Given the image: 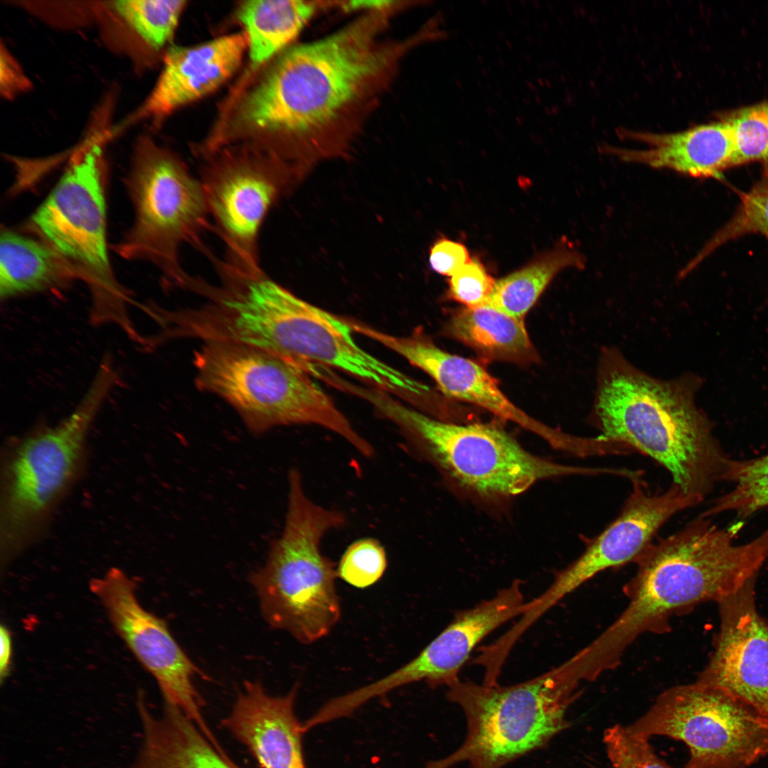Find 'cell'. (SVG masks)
<instances>
[{"label": "cell", "instance_id": "ac0fdd59", "mask_svg": "<svg viewBox=\"0 0 768 768\" xmlns=\"http://www.w3.org/2000/svg\"><path fill=\"white\" fill-rule=\"evenodd\" d=\"M247 48L245 33L221 36L192 46H171L152 90L114 132L142 121L158 122L176 109L198 100L223 84L238 68Z\"/></svg>", "mask_w": 768, "mask_h": 768}, {"label": "cell", "instance_id": "484cf974", "mask_svg": "<svg viewBox=\"0 0 768 768\" xmlns=\"http://www.w3.org/2000/svg\"><path fill=\"white\" fill-rule=\"evenodd\" d=\"M584 256L562 242L536 257L523 268L496 281L489 305L523 320L540 294L561 271L585 267Z\"/></svg>", "mask_w": 768, "mask_h": 768}, {"label": "cell", "instance_id": "44dd1931", "mask_svg": "<svg viewBox=\"0 0 768 768\" xmlns=\"http://www.w3.org/2000/svg\"><path fill=\"white\" fill-rule=\"evenodd\" d=\"M185 4L181 0L98 1L95 26L104 46L140 72L171 40Z\"/></svg>", "mask_w": 768, "mask_h": 768}, {"label": "cell", "instance_id": "83f0119b", "mask_svg": "<svg viewBox=\"0 0 768 768\" xmlns=\"http://www.w3.org/2000/svg\"><path fill=\"white\" fill-rule=\"evenodd\" d=\"M760 180L745 196L734 216L681 270L683 277L721 245L747 234L768 233V165Z\"/></svg>", "mask_w": 768, "mask_h": 768}, {"label": "cell", "instance_id": "4fadbf2b", "mask_svg": "<svg viewBox=\"0 0 768 768\" xmlns=\"http://www.w3.org/2000/svg\"><path fill=\"white\" fill-rule=\"evenodd\" d=\"M89 587L120 638L156 681L164 704L181 710L218 747L202 714L203 701L194 683L196 677L207 679L206 675L181 648L166 622L141 605L134 582L114 567L91 580Z\"/></svg>", "mask_w": 768, "mask_h": 768}, {"label": "cell", "instance_id": "1f68e13d", "mask_svg": "<svg viewBox=\"0 0 768 768\" xmlns=\"http://www.w3.org/2000/svg\"><path fill=\"white\" fill-rule=\"evenodd\" d=\"M46 24L75 29L95 24L98 1H12Z\"/></svg>", "mask_w": 768, "mask_h": 768}, {"label": "cell", "instance_id": "8d00e7d4", "mask_svg": "<svg viewBox=\"0 0 768 768\" xmlns=\"http://www.w3.org/2000/svg\"><path fill=\"white\" fill-rule=\"evenodd\" d=\"M393 4V1H380V0H370V1H350L347 7L351 10L353 9H366V10H380L384 8H387Z\"/></svg>", "mask_w": 768, "mask_h": 768}, {"label": "cell", "instance_id": "cb8c5ba5", "mask_svg": "<svg viewBox=\"0 0 768 768\" xmlns=\"http://www.w3.org/2000/svg\"><path fill=\"white\" fill-rule=\"evenodd\" d=\"M449 331L489 360L529 363L538 358L524 321L489 304L459 310Z\"/></svg>", "mask_w": 768, "mask_h": 768}, {"label": "cell", "instance_id": "7c38bea8", "mask_svg": "<svg viewBox=\"0 0 768 768\" xmlns=\"http://www.w3.org/2000/svg\"><path fill=\"white\" fill-rule=\"evenodd\" d=\"M204 158L198 178L213 231L225 245L223 260L245 272L262 271L259 238L263 223L302 178L279 158L247 146L223 147Z\"/></svg>", "mask_w": 768, "mask_h": 768}, {"label": "cell", "instance_id": "d6a6232c", "mask_svg": "<svg viewBox=\"0 0 768 768\" xmlns=\"http://www.w3.org/2000/svg\"><path fill=\"white\" fill-rule=\"evenodd\" d=\"M495 283L478 260H471L451 277L449 295L466 307L481 306L488 304Z\"/></svg>", "mask_w": 768, "mask_h": 768}, {"label": "cell", "instance_id": "2e32d148", "mask_svg": "<svg viewBox=\"0 0 768 768\" xmlns=\"http://www.w3.org/2000/svg\"><path fill=\"white\" fill-rule=\"evenodd\" d=\"M755 579L718 602L720 632L698 681L724 690L768 718V622L755 607Z\"/></svg>", "mask_w": 768, "mask_h": 768}, {"label": "cell", "instance_id": "7402d4cb", "mask_svg": "<svg viewBox=\"0 0 768 768\" xmlns=\"http://www.w3.org/2000/svg\"><path fill=\"white\" fill-rule=\"evenodd\" d=\"M137 710L143 729L139 752L129 765L110 768H240L178 708L164 704L156 716L141 692Z\"/></svg>", "mask_w": 768, "mask_h": 768}, {"label": "cell", "instance_id": "d4e9b609", "mask_svg": "<svg viewBox=\"0 0 768 768\" xmlns=\"http://www.w3.org/2000/svg\"><path fill=\"white\" fill-rule=\"evenodd\" d=\"M311 1L253 0L244 1L238 11L245 28L252 66L257 67L282 50L312 16Z\"/></svg>", "mask_w": 768, "mask_h": 768}, {"label": "cell", "instance_id": "8fae6325", "mask_svg": "<svg viewBox=\"0 0 768 768\" xmlns=\"http://www.w3.org/2000/svg\"><path fill=\"white\" fill-rule=\"evenodd\" d=\"M628 727L683 742L690 751L684 768H744L768 754V718L698 681L666 690Z\"/></svg>", "mask_w": 768, "mask_h": 768}, {"label": "cell", "instance_id": "e0dca14e", "mask_svg": "<svg viewBox=\"0 0 768 768\" xmlns=\"http://www.w3.org/2000/svg\"><path fill=\"white\" fill-rule=\"evenodd\" d=\"M364 335L397 353L428 374L448 397L478 405L501 419L515 422L565 451L570 435L532 418L501 390L498 382L477 363L446 352L421 334L391 335L371 326Z\"/></svg>", "mask_w": 768, "mask_h": 768}, {"label": "cell", "instance_id": "3957f363", "mask_svg": "<svg viewBox=\"0 0 768 768\" xmlns=\"http://www.w3.org/2000/svg\"><path fill=\"white\" fill-rule=\"evenodd\" d=\"M700 384L694 375L672 380L651 376L614 347L604 348L592 410L598 440L651 457L698 504L723 481L730 459L696 404Z\"/></svg>", "mask_w": 768, "mask_h": 768}, {"label": "cell", "instance_id": "ffe728a7", "mask_svg": "<svg viewBox=\"0 0 768 768\" xmlns=\"http://www.w3.org/2000/svg\"><path fill=\"white\" fill-rule=\"evenodd\" d=\"M643 149L603 146L604 153L622 161L665 169L694 177L719 176L733 166L735 145L730 129L721 119L671 133L619 132Z\"/></svg>", "mask_w": 768, "mask_h": 768}, {"label": "cell", "instance_id": "e575fe53", "mask_svg": "<svg viewBox=\"0 0 768 768\" xmlns=\"http://www.w3.org/2000/svg\"><path fill=\"white\" fill-rule=\"evenodd\" d=\"M471 260L464 245L447 238L438 239L430 250L431 268L446 276L452 277Z\"/></svg>", "mask_w": 768, "mask_h": 768}, {"label": "cell", "instance_id": "5b68a950", "mask_svg": "<svg viewBox=\"0 0 768 768\" xmlns=\"http://www.w3.org/2000/svg\"><path fill=\"white\" fill-rule=\"evenodd\" d=\"M346 522L343 513L313 501L300 472L289 471L282 531L250 582L269 625L287 631L301 644L324 638L340 619L337 569L322 553L321 544L325 535Z\"/></svg>", "mask_w": 768, "mask_h": 768}, {"label": "cell", "instance_id": "f1b7e54d", "mask_svg": "<svg viewBox=\"0 0 768 768\" xmlns=\"http://www.w3.org/2000/svg\"><path fill=\"white\" fill-rule=\"evenodd\" d=\"M735 145L733 166L752 161L768 165V99L721 114Z\"/></svg>", "mask_w": 768, "mask_h": 768}, {"label": "cell", "instance_id": "4dcf8cb0", "mask_svg": "<svg viewBox=\"0 0 768 768\" xmlns=\"http://www.w3.org/2000/svg\"><path fill=\"white\" fill-rule=\"evenodd\" d=\"M648 739L628 726L607 728L604 742L612 768H672L656 755Z\"/></svg>", "mask_w": 768, "mask_h": 768}, {"label": "cell", "instance_id": "ba28073f", "mask_svg": "<svg viewBox=\"0 0 768 768\" xmlns=\"http://www.w3.org/2000/svg\"><path fill=\"white\" fill-rule=\"evenodd\" d=\"M365 399L399 427L412 452L484 497L516 496L541 479L607 472L602 467L564 465L534 455L496 425L436 420L380 389L368 390Z\"/></svg>", "mask_w": 768, "mask_h": 768}, {"label": "cell", "instance_id": "8992f818", "mask_svg": "<svg viewBox=\"0 0 768 768\" xmlns=\"http://www.w3.org/2000/svg\"><path fill=\"white\" fill-rule=\"evenodd\" d=\"M194 366L196 386L228 402L252 432L316 425L365 457L375 454L312 376L284 359L246 345L210 341L195 353Z\"/></svg>", "mask_w": 768, "mask_h": 768}, {"label": "cell", "instance_id": "30bf717a", "mask_svg": "<svg viewBox=\"0 0 768 768\" xmlns=\"http://www.w3.org/2000/svg\"><path fill=\"white\" fill-rule=\"evenodd\" d=\"M126 186L134 213L132 228L114 251L127 260L152 263L165 287L182 288L189 277L180 250L199 252L213 223L198 177L174 152L142 136L134 144Z\"/></svg>", "mask_w": 768, "mask_h": 768}, {"label": "cell", "instance_id": "9c48e42d", "mask_svg": "<svg viewBox=\"0 0 768 768\" xmlns=\"http://www.w3.org/2000/svg\"><path fill=\"white\" fill-rule=\"evenodd\" d=\"M578 683L561 664L526 681L503 686L459 680L447 699L462 710L466 735L449 755L422 768H503L545 746L567 725Z\"/></svg>", "mask_w": 768, "mask_h": 768}, {"label": "cell", "instance_id": "52a82bcc", "mask_svg": "<svg viewBox=\"0 0 768 768\" xmlns=\"http://www.w3.org/2000/svg\"><path fill=\"white\" fill-rule=\"evenodd\" d=\"M119 382L110 359L101 361L74 410L59 423L21 439L6 461L1 503V548L5 560L40 534L81 471L89 430Z\"/></svg>", "mask_w": 768, "mask_h": 768}, {"label": "cell", "instance_id": "4316f807", "mask_svg": "<svg viewBox=\"0 0 768 768\" xmlns=\"http://www.w3.org/2000/svg\"><path fill=\"white\" fill-rule=\"evenodd\" d=\"M723 481L732 484V489L718 497L703 516L733 512L747 518L768 506V454L750 459H729Z\"/></svg>", "mask_w": 768, "mask_h": 768}, {"label": "cell", "instance_id": "d6986e66", "mask_svg": "<svg viewBox=\"0 0 768 768\" xmlns=\"http://www.w3.org/2000/svg\"><path fill=\"white\" fill-rule=\"evenodd\" d=\"M295 684L272 696L257 682L246 681L222 725L244 745L261 768H306L302 722L294 711Z\"/></svg>", "mask_w": 768, "mask_h": 768}, {"label": "cell", "instance_id": "836d02e7", "mask_svg": "<svg viewBox=\"0 0 768 768\" xmlns=\"http://www.w3.org/2000/svg\"><path fill=\"white\" fill-rule=\"evenodd\" d=\"M32 82L3 41L0 49V94L11 100L32 88Z\"/></svg>", "mask_w": 768, "mask_h": 768}, {"label": "cell", "instance_id": "603a6c76", "mask_svg": "<svg viewBox=\"0 0 768 768\" xmlns=\"http://www.w3.org/2000/svg\"><path fill=\"white\" fill-rule=\"evenodd\" d=\"M78 279L72 267L40 239L5 230L0 237V296L58 289Z\"/></svg>", "mask_w": 768, "mask_h": 768}, {"label": "cell", "instance_id": "5bb4252c", "mask_svg": "<svg viewBox=\"0 0 768 768\" xmlns=\"http://www.w3.org/2000/svg\"><path fill=\"white\" fill-rule=\"evenodd\" d=\"M631 482L632 491L617 518L590 543L578 558L555 575L543 593L528 602L523 616L527 623L534 624L598 573L635 561L669 518L698 505L673 484L663 492L654 494L646 489L641 478Z\"/></svg>", "mask_w": 768, "mask_h": 768}, {"label": "cell", "instance_id": "d590c367", "mask_svg": "<svg viewBox=\"0 0 768 768\" xmlns=\"http://www.w3.org/2000/svg\"><path fill=\"white\" fill-rule=\"evenodd\" d=\"M1 654L0 678L2 683L9 676L12 659V638L10 631L4 625L0 626Z\"/></svg>", "mask_w": 768, "mask_h": 768}, {"label": "cell", "instance_id": "f546056e", "mask_svg": "<svg viewBox=\"0 0 768 768\" xmlns=\"http://www.w3.org/2000/svg\"><path fill=\"white\" fill-rule=\"evenodd\" d=\"M387 565L383 546L374 538H366L347 548L338 563L337 574L348 585L364 589L382 577Z\"/></svg>", "mask_w": 768, "mask_h": 768}, {"label": "cell", "instance_id": "6da1fadb", "mask_svg": "<svg viewBox=\"0 0 768 768\" xmlns=\"http://www.w3.org/2000/svg\"><path fill=\"white\" fill-rule=\"evenodd\" d=\"M376 36L365 19L285 50L242 100L235 119L241 131L233 140L247 139L305 176L315 161L336 154L328 130L389 66L393 56Z\"/></svg>", "mask_w": 768, "mask_h": 768}, {"label": "cell", "instance_id": "9a60e30c", "mask_svg": "<svg viewBox=\"0 0 768 768\" xmlns=\"http://www.w3.org/2000/svg\"><path fill=\"white\" fill-rule=\"evenodd\" d=\"M518 581L492 598L458 612L447 626L413 659L388 675L351 691L352 703L361 707L395 688L423 681L431 688H447L459 680V673L476 646L511 619L521 616L526 607Z\"/></svg>", "mask_w": 768, "mask_h": 768}, {"label": "cell", "instance_id": "277c9868", "mask_svg": "<svg viewBox=\"0 0 768 768\" xmlns=\"http://www.w3.org/2000/svg\"><path fill=\"white\" fill-rule=\"evenodd\" d=\"M110 139L100 126L87 127L63 176L31 217L29 230L73 269L91 297L95 325L114 324L132 340L129 292L119 282L107 252L105 146Z\"/></svg>", "mask_w": 768, "mask_h": 768}, {"label": "cell", "instance_id": "7a4b0ae2", "mask_svg": "<svg viewBox=\"0 0 768 768\" xmlns=\"http://www.w3.org/2000/svg\"><path fill=\"white\" fill-rule=\"evenodd\" d=\"M741 523L720 528L700 516L675 534L651 543L637 557L626 587L628 604L619 617L576 653L592 678L614 668L641 634L665 626L671 615L699 603L718 602L752 579L768 559V530L735 543Z\"/></svg>", "mask_w": 768, "mask_h": 768}]
</instances>
